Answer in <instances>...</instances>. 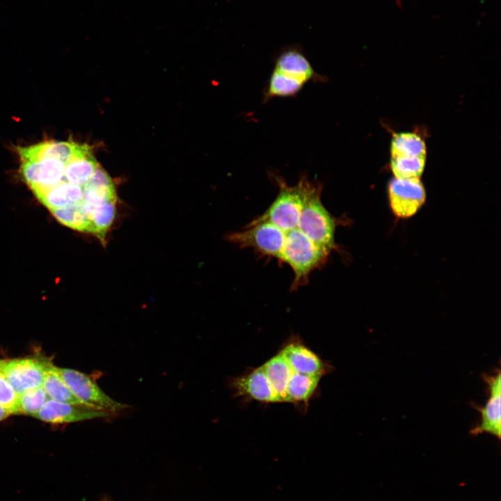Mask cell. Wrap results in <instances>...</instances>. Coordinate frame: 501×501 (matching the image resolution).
Returning a JSON list of instances; mask_svg holds the SVG:
<instances>
[{
  "instance_id": "6da1fadb",
  "label": "cell",
  "mask_w": 501,
  "mask_h": 501,
  "mask_svg": "<svg viewBox=\"0 0 501 501\" xmlns=\"http://www.w3.org/2000/svg\"><path fill=\"white\" fill-rule=\"evenodd\" d=\"M272 177L278 187L277 196L267 209L253 220L268 221L286 234L298 228L302 207L315 181L304 175L295 185H289L278 175L272 174Z\"/></svg>"
},
{
  "instance_id": "7a4b0ae2",
  "label": "cell",
  "mask_w": 501,
  "mask_h": 501,
  "mask_svg": "<svg viewBox=\"0 0 501 501\" xmlns=\"http://www.w3.org/2000/svg\"><path fill=\"white\" fill-rule=\"evenodd\" d=\"M322 184L315 183L308 194L299 216L298 228L317 246L331 254L338 250L336 228L344 221L334 217L321 200Z\"/></svg>"
},
{
  "instance_id": "3957f363",
  "label": "cell",
  "mask_w": 501,
  "mask_h": 501,
  "mask_svg": "<svg viewBox=\"0 0 501 501\" xmlns=\"http://www.w3.org/2000/svg\"><path fill=\"white\" fill-rule=\"evenodd\" d=\"M330 254L312 242L299 228L285 235L279 263L287 264L294 272L290 289H296L307 283L310 273L327 262Z\"/></svg>"
},
{
  "instance_id": "277c9868",
  "label": "cell",
  "mask_w": 501,
  "mask_h": 501,
  "mask_svg": "<svg viewBox=\"0 0 501 501\" xmlns=\"http://www.w3.org/2000/svg\"><path fill=\"white\" fill-rule=\"evenodd\" d=\"M228 239L241 248H252L262 256L278 260L285 244L284 233L266 221L253 220L242 230L229 234Z\"/></svg>"
},
{
  "instance_id": "5b68a950",
  "label": "cell",
  "mask_w": 501,
  "mask_h": 501,
  "mask_svg": "<svg viewBox=\"0 0 501 501\" xmlns=\"http://www.w3.org/2000/svg\"><path fill=\"white\" fill-rule=\"evenodd\" d=\"M271 73L296 93L310 81L324 80L315 71L301 47L296 45L285 47L278 53Z\"/></svg>"
},
{
  "instance_id": "8992f818",
  "label": "cell",
  "mask_w": 501,
  "mask_h": 501,
  "mask_svg": "<svg viewBox=\"0 0 501 501\" xmlns=\"http://www.w3.org/2000/svg\"><path fill=\"white\" fill-rule=\"evenodd\" d=\"M57 370L75 397L84 405L113 414L127 408L106 395L88 375L79 371L57 367Z\"/></svg>"
},
{
  "instance_id": "52a82bcc",
  "label": "cell",
  "mask_w": 501,
  "mask_h": 501,
  "mask_svg": "<svg viewBox=\"0 0 501 501\" xmlns=\"http://www.w3.org/2000/svg\"><path fill=\"white\" fill-rule=\"evenodd\" d=\"M388 193L390 209L399 218L414 216L424 205L427 196L420 178L394 177L388 184Z\"/></svg>"
},
{
  "instance_id": "ba28073f",
  "label": "cell",
  "mask_w": 501,
  "mask_h": 501,
  "mask_svg": "<svg viewBox=\"0 0 501 501\" xmlns=\"http://www.w3.org/2000/svg\"><path fill=\"white\" fill-rule=\"evenodd\" d=\"M486 383L488 398L484 406L472 404L480 413L479 423L470 431L472 436L483 433L491 434L500 439L501 437V373L499 369L493 374H482Z\"/></svg>"
},
{
  "instance_id": "9c48e42d",
  "label": "cell",
  "mask_w": 501,
  "mask_h": 501,
  "mask_svg": "<svg viewBox=\"0 0 501 501\" xmlns=\"http://www.w3.org/2000/svg\"><path fill=\"white\" fill-rule=\"evenodd\" d=\"M48 363L35 358L2 360L0 372L19 395L42 386Z\"/></svg>"
},
{
  "instance_id": "30bf717a",
  "label": "cell",
  "mask_w": 501,
  "mask_h": 501,
  "mask_svg": "<svg viewBox=\"0 0 501 501\" xmlns=\"http://www.w3.org/2000/svg\"><path fill=\"white\" fill-rule=\"evenodd\" d=\"M111 413L84 404H68L49 399L33 418L54 423H74L95 418H108Z\"/></svg>"
},
{
  "instance_id": "8fae6325",
  "label": "cell",
  "mask_w": 501,
  "mask_h": 501,
  "mask_svg": "<svg viewBox=\"0 0 501 501\" xmlns=\"http://www.w3.org/2000/svg\"><path fill=\"white\" fill-rule=\"evenodd\" d=\"M65 163L54 159L22 161L21 173L33 193L57 184L63 177Z\"/></svg>"
},
{
  "instance_id": "7c38bea8",
  "label": "cell",
  "mask_w": 501,
  "mask_h": 501,
  "mask_svg": "<svg viewBox=\"0 0 501 501\" xmlns=\"http://www.w3.org/2000/svg\"><path fill=\"white\" fill-rule=\"evenodd\" d=\"M294 372L322 377L331 367L299 340L285 344L279 353Z\"/></svg>"
},
{
  "instance_id": "4fadbf2b",
  "label": "cell",
  "mask_w": 501,
  "mask_h": 501,
  "mask_svg": "<svg viewBox=\"0 0 501 501\" xmlns=\"http://www.w3.org/2000/svg\"><path fill=\"white\" fill-rule=\"evenodd\" d=\"M232 386L237 395L248 399L264 403L278 402L262 366L235 378Z\"/></svg>"
},
{
  "instance_id": "5bb4252c",
  "label": "cell",
  "mask_w": 501,
  "mask_h": 501,
  "mask_svg": "<svg viewBox=\"0 0 501 501\" xmlns=\"http://www.w3.org/2000/svg\"><path fill=\"white\" fill-rule=\"evenodd\" d=\"M81 144L72 141H49L29 147L18 148L22 161L54 159L67 163L76 154Z\"/></svg>"
},
{
  "instance_id": "9a60e30c",
  "label": "cell",
  "mask_w": 501,
  "mask_h": 501,
  "mask_svg": "<svg viewBox=\"0 0 501 501\" xmlns=\"http://www.w3.org/2000/svg\"><path fill=\"white\" fill-rule=\"evenodd\" d=\"M99 166L90 147L81 144L76 154L65 164L63 177L67 182L84 186Z\"/></svg>"
},
{
  "instance_id": "2e32d148",
  "label": "cell",
  "mask_w": 501,
  "mask_h": 501,
  "mask_svg": "<svg viewBox=\"0 0 501 501\" xmlns=\"http://www.w3.org/2000/svg\"><path fill=\"white\" fill-rule=\"evenodd\" d=\"M262 367L278 402L286 401V388L293 372L287 361L278 353L268 360Z\"/></svg>"
},
{
  "instance_id": "e0dca14e",
  "label": "cell",
  "mask_w": 501,
  "mask_h": 501,
  "mask_svg": "<svg viewBox=\"0 0 501 501\" xmlns=\"http://www.w3.org/2000/svg\"><path fill=\"white\" fill-rule=\"evenodd\" d=\"M320 379L293 372L286 388V401L306 404L317 390Z\"/></svg>"
},
{
  "instance_id": "ac0fdd59",
  "label": "cell",
  "mask_w": 501,
  "mask_h": 501,
  "mask_svg": "<svg viewBox=\"0 0 501 501\" xmlns=\"http://www.w3.org/2000/svg\"><path fill=\"white\" fill-rule=\"evenodd\" d=\"M42 387L51 399L68 404H83L62 379L57 367L51 363H48Z\"/></svg>"
},
{
  "instance_id": "d6986e66",
  "label": "cell",
  "mask_w": 501,
  "mask_h": 501,
  "mask_svg": "<svg viewBox=\"0 0 501 501\" xmlns=\"http://www.w3.org/2000/svg\"><path fill=\"white\" fill-rule=\"evenodd\" d=\"M390 154L391 157L426 158V145L424 140L415 133L395 134L391 141Z\"/></svg>"
},
{
  "instance_id": "ffe728a7",
  "label": "cell",
  "mask_w": 501,
  "mask_h": 501,
  "mask_svg": "<svg viewBox=\"0 0 501 501\" xmlns=\"http://www.w3.org/2000/svg\"><path fill=\"white\" fill-rule=\"evenodd\" d=\"M425 161L426 158L395 157L390 158V167L396 178H420L424 171Z\"/></svg>"
},
{
  "instance_id": "44dd1931",
  "label": "cell",
  "mask_w": 501,
  "mask_h": 501,
  "mask_svg": "<svg viewBox=\"0 0 501 501\" xmlns=\"http://www.w3.org/2000/svg\"><path fill=\"white\" fill-rule=\"evenodd\" d=\"M50 398L42 386L19 394L18 414L33 417Z\"/></svg>"
},
{
  "instance_id": "7402d4cb",
  "label": "cell",
  "mask_w": 501,
  "mask_h": 501,
  "mask_svg": "<svg viewBox=\"0 0 501 501\" xmlns=\"http://www.w3.org/2000/svg\"><path fill=\"white\" fill-rule=\"evenodd\" d=\"M18 397L19 395L0 372V406L10 414H18Z\"/></svg>"
},
{
  "instance_id": "603a6c76",
  "label": "cell",
  "mask_w": 501,
  "mask_h": 501,
  "mask_svg": "<svg viewBox=\"0 0 501 501\" xmlns=\"http://www.w3.org/2000/svg\"><path fill=\"white\" fill-rule=\"evenodd\" d=\"M10 414L0 406V421L7 418Z\"/></svg>"
},
{
  "instance_id": "cb8c5ba5",
  "label": "cell",
  "mask_w": 501,
  "mask_h": 501,
  "mask_svg": "<svg viewBox=\"0 0 501 501\" xmlns=\"http://www.w3.org/2000/svg\"><path fill=\"white\" fill-rule=\"evenodd\" d=\"M1 362H2V360H0V367H1Z\"/></svg>"
}]
</instances>
